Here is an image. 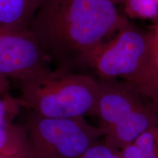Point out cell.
I'll list each match as a JSON object with an SVG mask.
<instances>
[{
	"mask_svg": "<svg viewBox=\"0 0 158 158\" xmlns=\"http://www.w3.org/2000/svg\"><path fill=\"white\" fill-rule=\"evenodd\" d=\"M127 22L109 0H41L29 29L50 62L72 70Z\"/></svg>",
	"mask_w": 158,
	"mask_h": 158,
	"instance_id": "1",
	"label": "cell"
},
{
	"mask_svg": "<svg viewBox=\"0 0 158 158\" xmlns=\"http://www.w3.org/2000/svg\"><path fill=\"white\" fill-rule=\"evenodd\" d=\"M24 108L47 118L94 116L98 78L74 71L49 68L18 81Z\"/></svg>",
	"mask_w": 158,
	"mask_h": 158,
	"instance_id": "2",
	"label": "cell"
},
{
	"mask_svg": "<svg viewBox=\"0 0 158 158\" xmlns=\"http://www.w3.org/2000/svg\"><path fill=\"white\" fill-rule=\"evenodd\" d=\"M133 85L119 79L98 78L94 116L104 133L102 141L116 149L131 143L158 125V115L143 102Z\"/></svg>",
	"mask_w": 158,
	"mask_h": 158,
	"instance_id": "3",
	"label": "cell"
},
{
	"mask_svg": "<svg viewBox=\"0 0 158 158\" xmlns=\"http://www.w3.org/2000/svg\"><path fill=\"white\" fill-rule=\"evenodd\" d=\"M23 126L33 158H79L104 135L85 117L47 118L31 112Z\"/></svg>",
	"mask_w": 158,
	"mask_h": 158,
	"instance_id": "4",
	"label": "cell"
},
{
	"mask_svg": "<svg viewBox=\"0 0 158 158\" xmlns=\"http://www.w3.org/2000/svg\"><path fill=\"white\" fill-rule=\"evenodd\" d=\"M89 55L85 66L98 78L119 79L134 85L143 74L152 46L150 31L127 22Z\"/></svg>",
	"mask_w": 158,
	"mask_h": 158,
	"instance_id": "5",
	"label": "cell"
},
{
	"mask_svg": "<svg viewBox=\"0 0 158 158\" xmlns=\"http://www.w3.org/2000/svg\"><path fill=\"white\" fill-rule=\"evenodd\" d=\"M48 62L29 29L0 27V76L18 81L48 68Z\"/></svg>",
	"mask_w": 158,
	"mask_h": 158,
	"instance_id": "6",
	"label": "cell"
},
{
	"mask_svg": "<svg viewBox=\"0 0 158 158\" xmlns=\"http://www.w3.org/2000/svg\"><path fill=\"white\" fill-rule=\"evenodd\" d=\"M22 108L20 98L10 92L0 95V154L12 158H33L24 126L14 123Z\"/></svg>",
	"mask_w": 158,
	"mask_h": 158,
	"instance_id": "7",
	"label": "cell"
},
{
	"mask_svg": "<svg viewBox=\"0 0 158 158\" xmlns=\"http://www.w3.org/2000/svg\"><path fill=\"white\" fill-rule=\"evenodd\" d=\"M41 0H0V27L29 29Z\"/></svg>",
	"mask_w": 158,
	"mask_h": 158,
	"instance_id": "8",
	"label": "cell"
},
{
	"mask_svg": "<svg viewBox=\"0 0 158 158\" xmlns=\"http://www.w3.org/2000/svg\"><path fill=\"white\" fill-rule=\"evenodd\" d=\"M122 158H158V125L120 149Z\"/></svg>",
	"mask_w": 158,
	"mask_h": 158,
	"instance_id": "9",
	"label": "cell"
},
{
	"mask_svg": "<svg viewBox=\"0 0 158 158\" xmlns=\"http://www.w3.org/2000/svg\"><path fill=\"white\" fill-rule=\"evenodd\" d=\"M128 18L141 20L158 19V5L155 0H121Z\"/></svg>",
	"mask_w": 158,
	"mask_h": 158,
	"instance_id": "10",
	"label": "cell"
},
{
	"mask_svg": "<svg viewBox=\"0 0 158 158\" xmlns=\"http://www.w3.org/2000/svg\"><path fill=\"white\" fill-rule=\"evenodd\" d=\"M158 79V47L152 48L149 58L143 74L133 85L140 94Z\"/></svg>",
	"mask_w": 158,
	"mask_h": 158,
	"instance_id": "11",
	"label": "cell"
},
{
	"mask_svg": "<svg viewBox=\"0 0 158 158\" xmlns=\"http://www.w3.org/2000/svg\"><path fill=\"white\" fill-rule=\"evenodd\" d=\"M79 158H122V156L120 149L103 141H98L91 146Z\"/></svg>",
	"mask_w": 158,
	"mask_h": 158,
	"instance_id": "12",
	"label": "cell"
},
{
	"mask_svg": "<svg viewBox=\"0 0 158 158\" xmlns=\"http://www.w3.org/2000/svg\"><path fill=\"white\" fill-rule=\"evenodd\" d=\"M149 99V106L158 115V79L141 94Z\"/></svg>",
	"mask_w": 158,
	"mask_h": 158,
	"instance_id": "13",
	"label": "cell"
},
{
	"mask_svg": "<svg viewBox=\"0 0 158 158\" xmlns=\"http://www.w3.org/2000/svg\"><path fill=\"white\" fill-rule=\"evenodd\" d=\"M154 22H155V25L153 26L152 29L150 31L152 37L151 49L158 47V19Z\"/></svg>",
	"mask_w": 158,
	"mask_h": 158,
	"instance_id": "14",
	"label": "cell"
},
{
	"mask_svg": "<svg viewBox=\"0 0 158 158\" xmlns=\"http://www.w3.org/2000/svg\"><path fill=\"white\" fill-rule=\"evenodd\" d=\"M10 80L0 76V95L9 92Z\"/></svg>",
	"mask_w": 158,
	"mask_h": 158,
	"instance_id": "15",
	"label": "cell"
},
{
	"mask_svg": "<svg viewBox=\"0 0 158 158\" xmlns=\"http://www.w3.org/2000/svg\"><path fill=\"white\" fill-rule=\"evenodd\" d=\"M109 1L112 2L114 3L116 5H118V4H119V5H120V2H121V0H109Z\"/></svg>",
	"mask_w": 158,
	"mask_h": 158,
	"instance_id": "16",
	"label": "cell"
},
{
	"mask_svg": "<svg viewBox=\"0 0 158 158\" xmlns=\"http://www.w3.org/2000/svg\"><path fill=\"white\" fill-rule=\"evenodd\" d=\"M0 158H12V157H7V156H5V155H2V154H0Z\"/></svg>",
	"mask_w": 158,
	"mask_h": 158,
	"instance_id": "17",
	"label": "cell"
},
{
	"mask_svg": "<svg viewBox=\"0 0 158 158\" xmlns=\"http://www.w3.org/2000/svg\"><path fill=\"white\" fill-rule=\"evenodd\" d=\"M155 2H157V4L158 5V0H155Z\"/></svg>",
	"mask_w": 158,
	"mask_h": 158,
	"instance_id": "18",
	"label": "cell"
}]
</instances>
